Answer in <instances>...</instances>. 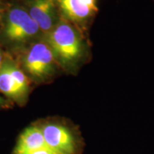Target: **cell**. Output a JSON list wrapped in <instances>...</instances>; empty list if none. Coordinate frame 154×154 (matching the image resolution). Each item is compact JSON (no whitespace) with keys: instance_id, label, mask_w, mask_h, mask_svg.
<instances>
[{"instance_id":"6da1fadb","label":"cell","mask_w":154,"mask_h":154,"mask_svg":"<svg viewBox=\"0 0 154 154\" xmlns=\"http://www.w3.org/2000/svg\"><path fill=\"white\" fill-rule=\"evenodd\" d=\"M56 60L65 66L74 64L82 56V42L78 32L66 21L61 20L49 34H47Z\"/></svg>"},{"instance_id":"7a4b0ae2","label":"cell","mask_w":154,"mask_h":154,"mask_svg":"<svg viewBox=\"0 0 154 154\" xmlns=\"http://www.w3.org/2000/svg\"><path fill=\"white\" fill-rule=\"evenodd\" d=\"M47 147L57 154H81L83 142L74 128L63 123L51 122L40 126Z\"/></svg>"},{"instance_id":"3957f363","label":"cell","mask_w":154,"mask_h":154,"mask_svg":"<svg viewBox=\"0 0 154 154\" xmlns=\"http://www.w3.org/2000/svg\"><path fill=\"white\" fill-rule=\"evenodd\" d=\"M3 34L9 43L22 44L33 38L41 32L24 7L14 5L6 15Z\"/></svg>"},{"instance_id":"277c9868","label":"cell","mask_w":154,"mask_h":154,"mask_svg":"<svg viewBox=\"0 0 154 154\" xmlns=\"http://www.w3.org/2000/svg\"><path fill=\"white\" fill-rule=\"evenodd\" d=\"M23 63L26 72L32 78L43 81L54 72L56 59L47 42H39L31 46L24 56Z\"/></svg>"},{"instance_id":"5b68a950","label":"cell","mask_w":154,"mask_h":154,"mask_svg":"<svg viewBox=\"0 0 154 154\" xmlns=\"http://www.w3.org/2000/svg\"><path fill=\"white\" fill-rule=\"evenodd\" d=\"M27 77L9 59L4 60L0 67V92L9 99L22 103L28 95Z\"/></svg>"},{"instance_id":"8992f818","label":"cell","mask_w":154,"mask_h":154,"mask_svg":"<svg viewBox=\"0 0 154 154\" xmlns=\"http://www.w3.org/2000/svg\"><path fill=\"white\" fill-rule=\"evenodd\" d=\"M25 9L39 27L49 34L57 24L56 0H24Z\"/></svg>"},{"instance_id":"52a82bcc","label":"cell","mask_w":154,"mask_h":154,"mask_svg":"<svg viewBox=\"0 0 154 154\" xmlns=\"http://www.w3.org/2000/svg\"><path fill=\"white\" fill-rule=\"evenodd\" d=\"M57 7L69 20L82 22L97 12L96 0H56Z\"/></svg>"},{"instance_id":"ba28073f","label":"cell","mask_w":154,"mask_h":154,"mask_svg":"<svg viewBox=\"0 0 154 154\" xmlns=\"http://www.w3.org/2000/svg\"><path fill=\"white\" fill-rule=\"evenodd\" d=\"M42 149H49L46 143L41 127L31 126L19 136L14 154H24Z\"/></svg>"},{"instance_id":"9c48e42d","label":"cell","mask_w":154,"mask_h":154,"mask_svg":"<svg viewBox=\"0 0 154 154\" xmlns=\"http://www.w3.org/2000/svg\"><path fill=\"white\" fill-rule=\"evenodd\" d=\"M24 154H57L55 152L51 151V149H42L37 150V151H34L29 152V153H26Z\"/></svg>"},{"instance_id":"30bf717a","label":"cell","mask_w":154,"mask_h":154,"mask_svg":"<svg viewBox=\"0 0 154 154\" xmlns=\"http://www.w3.org/2000/svg\"><path fill=\"white\" fill-rule=\"evenodd\" d=\"M7 106V101H6L2 97L0 96V106L4 107V106Z\"/></svg>"},{"instance_id":"8fae6325","label":"cell","mask_w":154,"mask_h":154,"mask_svg":"<svg viewBox=\"0 0 154 154\" xmlns=\"http://www.w3.org/2000/svg\"><path fill=\"white\" fill-rule=\"evenodd\" d=\"M3 62H4L3 54H2V51H1V50H0V67H1L2 65Z\"/></svg>"},{"instance_id":"7c38bea8","label":"cell","mask_w":154,"mask_h":154,"mask_svg":"<svg viewBox=\"0 0 154 154\" xmlns=\"http://www.w3.org/2000/svg\"><path fill=\"white\" fill-rule=\"evenodd\" d=\"M2 2L0 1V19L2 17Z\"/></svg>"}]
</instances>
